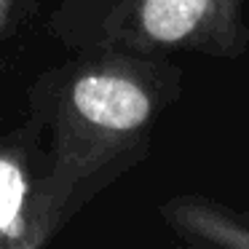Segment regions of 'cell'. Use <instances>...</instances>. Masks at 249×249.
<instances>
[{
    "label": "cell",
    "instance_id": "obj_1",
    "mask_svg": "<svg viewBox=\"0 0 249 249\" xmlns=\"http://www.w3.org/2000/svg\"><path fill=\"white\" fill-rule=\"evenodd\" d=\"M247 0H137L140 35L153 46H190L220 59L247 51Z\"/></svg>",
    "mask_w": 249,
    "mask_h": 249
},
{
    "label": "cell",
    "instance_id": "obj_2",
    "mask_svg": "<svg viewBox=\"0 0 249 249\" xmlns=\"http://www.w3.org/2000/svg\"><path fill=\"white\" fill-rule=\"evenodd\" d=\"M72 105L89 124L121 134L142 129L153 115V97L142 83L115 72L81 78L72 89Z\"/></svg>",
    "mask_w": 249,
    "mask_h": 249
},
{
    "label": "cell",
    "instance_id": "obj_3",
    "mask_svg": "<svg viewBox=\"0 0 249 249\" xmlns=\"http://www.w3.org/2000/svg\"><path fill=\"white\" fill-rule=\"evenodd\" d=\"M179 222L188 233L217 247H249V214H238L220 204L185 201Z\"/></svg>",
    "mask_w": 249,
    "mask_h": 249
},
{
    "label": "cell",
    "instance_id": "obj_4",
    "mask_svg": "<svg viewBox=\"0 0 249 249\" xmlns=\"http://www.w3.org/2000/svg\"><path fill=\"white\" fill-rule=\"evenodd\" d=\"M24 198V177L11 161L0 158V231H6L19 214Z\"/></svg>",
    "mask_w": 249,
    "mask_h": 249
}]
</instances>
